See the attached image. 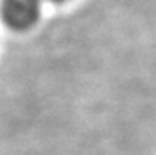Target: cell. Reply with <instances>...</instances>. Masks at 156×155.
<instances>
[{
	"label": "cell",
	"instance_id": "2",
	"mask_svg": "<svg viewBox=\"0 0 156 155\" xmlns=\"http://www.w3.org/2000/svg\"><path fill=\"white\" fill-rule=\"evenodd\" d=\"M51 2H63V0H51Z\"/></svg>",
	"mask_w": 156,
	"mask_h": 155
},
{
	"label": "cell",
	"instance_id": "1",
	"mask_svg": "<svg viewBox=\"0 0 156 155\" xmlns=\"http://www.w3.org/2000/svg\"><path fill=\"white\" fill-rule=\"evenodd\" d=\"M43 0H3L2 17L7 25L15 30L33 27L42 13Z\"/></svg>",
	"mask_w": 156,
	"mask_h": 155
}]
</instances>
